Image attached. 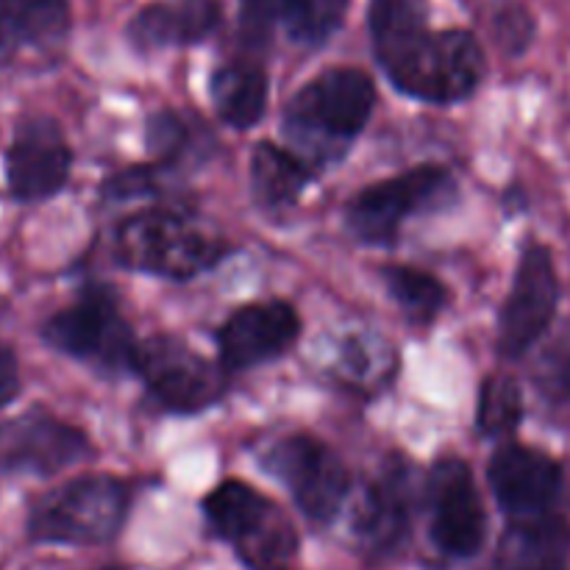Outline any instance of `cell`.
<instances>
[{
    "label": "cell",
    "mask_w": 570,
    "mask_h": 570,
    "mask_svg": "<svg viewBox=\"0 0 570 570\" xmlns=\"http://www.w3.org/2000/svg\"><path fill=\"white\" fill-rule=\"evenodd\" d=\"M223 20L220 0H156L128 22V42L142 53L198 45Z\"/></svg>",
    "instance_id": "cell-17"
},
{
    "label": "cell",
    "mask_w": 570,
    "mask_h": 570,
    "mask_svg": "<svg viewBox=\"0 0 570 570\" xmlns=\"http://www.w3.org/2000/svg\"><path fill=\"white\" fill-rule=\"evenodd\" d=\"M417 501L415 476L404 460L384 462L379 476L362 488L351 515V532L371 560L382 562L404 551Z\"/></svg>",
    "instance_id": "cell-14"
},
{
    "label": "cell",
    "mask_w": 570,
    "mask_h": 570,
    "mask_svg": "<svg viewBox=\"0 0 570 570\" xmlns=\"http://www.w3.org/2000/svg\"><path fill=\"white\" fill-rule=\"evenodd\" d=\"M131 512V488L109 473H87L31 501L26 538L33 546L92 549L122 532Z\"/></svg>",
    "instance_id": "cell-3"
},
{
    "label": "cell",
    "mask_w": 570,
    "mask_h": 570,
    "mask_svg": "<svg viewBox=\"0 0 570 570\" xmlns=\"http://www.w3.org/2000/svg\"><path fill=\"white\" fill-rule=\"evenodd\" d=\"M456 198V178L443 165H417L401 176L360 189L345 204L343 220L351 237L373 248L399 243L406 223L426 212L443 209Z\"/></svg>",
    "instance_id": "cell-7"
},
{
    "label": "cell",
    "mask_w": 570,
    "mask_h": 570,
    "mask_svg": "<svg viewBox=\"0 0 570 570\" xmlns=\"http://www.w3.org/2000/svg\"><path fill=\"white\" fill-rule=\"evenodd\" d=\"M376 109V83L360 67H332L298 89L284 106L287 148L312 167L343 159Z\"/></svg>",
    "instance_id": "cell-2"
},
{
    "label": "cell",
    "mask_w": 570,
    "mask_h": 570,
    "mask_svg": "<svg viewBox=\"0 0 570 570\" xmlns=\"http://www.w3.org/2000/svg\"><path fill=\"white\" fill-rule=\"evenodd\" d=\"M488 482L507 521L562 512L568 501V473L562 462L529 445H501L490 456Z\"/></svg>",
    "instance_id": "cell-15"
},
{
    "label": "cell",
    "mask_w": 570,
    "mask_h": 570,
    "mask_svg": "<svg viewBox=\"0 0 570 570\" xmlns=\"http://www.w3.org/2000/svg\"><path fill=\"white\" fill-rule=\"evenodd\" d=\"M39 337L50 351L89 365L104 376L134 371L139 345L115 293L104 284H87L72 304L53 312L39 326Z\"/></svg>",
    "instance_id": "cell-6"
},
{
    "label": "cell",
    "mask_w": 570,
    "mask_h": 570,
    "mask_svg": "<svg viewBox=\"0 0 570 570\" xmlns=\"http://www.w3.org/2000/svg\"><path fill=\"white\" fill-rule=\"evenodd\" d=\"M204 518L212 532L237 551L248 570L293 568L298 532L282 507L250 484L226 479L204 499Z\"/></svg>",
    "instance_id": "cell-5"
},
{
    "label": "cell",
    "mask_w": 570,
    "mask_h": 570,
    "mask_svg": "<svg viewBox=\"0 0 570 570\" xmlns=\"http://www.w3.org/2000/svg\"><path fill=\"white\" fill-rule=\"evenodd\" d=\"M315 178V167L276 142H259L250 154V193L267 212H284L298 204L304 189Z\"/></svg>",
    "instance_id": "cell-19"
},
{
    "label": "cell",
    "mask_w": 570,
    "mask_h": 570,
    "mask_svg": "<svg viewBox=\"0 0 570 570\" xmlns=\"http://www.w3.org/2000/svg\"><path fill=\"white\" fill-rule=\"evenodd\" d=\"M301 337V317L287 301L245 304L217 332V362L226 373H243L287 354Z\"/></svg>",
    "instance_id": "cell-16"
},
{
    "label": "cell",
    "mask_w": 570,
    "mask_h": 570,
    "mask_svg": "<svg viewBox=\"0 0 570 570\" xmlns=\"http://www.w3.org/2000/svg\"><path fill=\"white\" fill-rule=\"evenodd\" d=\"M282 20L278 0H243L239 6V42L245 50H265L273 39V28Z\"/></svg>",
    "instance_id": "cell-28"
},
{
    "label": "cell",
    "mask_w": 570,
    "mask_h": 570,
    "mask_svg": "<svg viewBox=\"0 0 570 570\" xmlns=\"http://www.w3.org/2000/svg\"><path fill=\"white\" fill-rule=\"evenodd\" d=\"M226 254L223 239L173 209L137 212L115 232V256L122 267L167 282H189L220 265Z\"/></svg>",
    "instance_id": "cell-4"
},
{
    "label": "cell",
    "mask_w": 570,
    "mask_h": 570,
    "mask_svg": "<svg viewBox=\"0 0 570 570\" xmlns=\"http://www.w3.org/2000/svg\"><path fill=\"white\" fill-rule=\"evenodd\" d=\"M209 95L223 122L237 131H248L265 117L271 81L256 61L239 59L212 72Z\"/></svg>",
    "instance_id": "cell-20"
},
{
    "label": "cell",
    "mask_w": 570,
    "mask_h": 570,
    "mask_svg": "<svg viewBox=\"0 0 570 570\" xmlns=\"http://www.w3.org/2000/svg\"><path fill=\"white\" fill-rule=\"evenodd\" d=\"M134 373L148 393L176 415H198L226 395V367L176 334H154L137 345Z\"/></svg>",
    "instance_id": "cell-9"
},
{
    "label": "cell",
    "mask_w": 570,
    "mask_h": 570,
    "mask_svg": "<svg viewBox=\"0 0 570 570\" xmlns=\"http://www.w3.org/2000/svg\"><path fill=\"white\" fill-rule=\"evenodd\" d=\"M89 456H95L89 434L42 406L0 421V476L50 479Z\"/></svg>",
    "instance_id": "cell-12"
},
{
    "label": "cell",
    "mask_w": 570,
    "mask_h": 570,
    "mask_svg": "<svg viewBox=\"0 0 570 570\" xmlns=\"http://www.w3.org/2000/svg\"><path fill=\"white\" fill-rule=\"evenodd\" d=\"M523 423V390L507 373H495L482 382L476 406V429L482 438L501 440L518 432Z\"/></svg>",
    "instance_id": "cell-24"
},
{
    "label": "cell",
    "mask_w": 570,
    "mask_h": 570,
    "mask_svg": "<svg viewBox=\"0 0 570 570\" xmlns=\"http://www.w3.org/2000/svg\"><path fill=\"white\" fill-rule=\"evenodd\" d=\"M560 278L554 254L543 243H527L512 273L510 293L499 315V354L523 360L557 323Z\"/></svg>",
    "instance_id": "cell-11"
},
{
    "label": "cell",
    "mask_w": 570,
    "mask_h": 570,
    "mask_svg": "<svg viewBox=\"0 0 570 570\" xmlns=\"http://www.w3.org/2000/svg\"><path fill=\"white\" fill-rule=\"evenodd\" d=\"M20 390V362H17V354L11 351V345H6L3 340H0V412H3L6 406L14 404Z\"/></svg>",
    "instance_id": "cell-31"
},
{
    "label": "cell",
    "mask_w": 570,
    "mask_h": 570,
    "mask_svg": "<svg viewBox=\"0 0 570 570\" xmlns=\"http://www.w3.org/2000/svg\"><path fill=\"white\" fill-rule=\"evenodd\" d=\"M72 148L59 120L26 115L11 131L3 154L6 193L17 204H45L70 181Z\"/></svg>",
    "instance_id": "cell-13"
},
{
    "label": "cell",
    "mask_w": 570,
    "mask_h": 570,
    "mask_svg": "<svg viewBox=\"0 0 570 570\" xmlns=\"http://www.w3.org/2000/svg\"><path fill=\"white\" fill-rule=\"evenodd\" d=\"M351 0H278L282 22L301 45H323L345 20Z\"/></svg>",
    "instance_id": "cell-25"
},
{
    "label": "cell",
    "mask_w": 570,
    "mask_h": 570,
    "mask_svg": "<svg viewBox=\"0 0 570 570\" xmlns=\"http://www.w3.org/2000/svg\"><path fill=\"white\" fill-rule=\"evenodd\" d=\"M532 384L554 410L570 406V317L554 323L532 351Z\"/></svg>",
    "instance_id": "cell-22"
},
{
    "label": "cell",
    "mask_w": 570,
    "mask_h": 570,
    "mask_svg": "<svg viewBox=\"0 0 570 570\" xmlns=\"http://www.w3.org/2000/svg\"><path fill=\"white\" fill-rule=\"evenodd\" d=\"M495 570H570L566 512L507 523L495 549Z\"/></svg>",
    "instance_id": "cell-18"
},
{
    "label": "cell",
    "mask_w": 570,
    "mask_h": 570,
    "mask_svg": "<svg viewBox=\"0 0 570 570\" xmlns=\"http://www.w3.org/2000/svg\"><path fill=\"white\" fill-rule=\"evenodd\" d=\"M382 282L387 287L390 298L401 309V315L412 326H432L440 312L449 304V287L432 273L417 271L410 265H387L382 267Z\"/></svg>",
    "instance_id": "cell-21"
},
{
    "label": "cell",
    "mask_w": 570,
    "mask_h": 570,
    "mask_svg": "<svg viewBox=\"0 0 570 570\" xmlns=\"http://www.w3.org/2000/svg\"><path fill=\"white\" fill-rule=\"evenodd\" d=\"M145 145L159 165H173L181 159L189 145V128L176 111L159 109L145 122Z\"/></svg>",
    "instance_id": "cell-27"
},
{
    "label": "cell",
    "mask_w": 570,
    "mask_h": 570,
    "mask_svg": "<svg viewBox=\"0 0 570 570\" xmlns=\"http://www.w3.org/2000/svg\"><path fill=\"white\" fill-rule=\"evenodd\" d=\"M6 3L20 28L26 48L50 53L70 37V0H6Z\"/></svg>",
    "instance_id": "cell-23"
},
{
    "label": "cell",
    "mask_w": 570,
    "mask_h": 570,
    "mask_svg": "<svg viewBox=\"0 0 570 570\" xmlns=\"http://www.w3.org/2000/svg\"><path fill=\"white\" fill-rule=\"evenodd\" d=\"M429 538L449 560H473L488 540V512L468 462L438 460L423 484Z\"/></svg>",
    "instance_id": "cell-10"
},
{
    "label": "cell",
    "mask_w": 570,
    "mask_h": 570,
    "mask_svg": "<svg viewBox=\"0 0 570 570\" xmlns=\"http://www.w3.org/2000/svg\"><path fill=\"white\" fill-rule=\"evenodd\" d=\"M104 570H120V568H104Z\"/></svg>",
    "instance_id": "cell-33"
},
{
    "label": "cell",
    "mask_w": 570,
    "mask_h": 570,
    "mask_svg": "<svg viewBox=\"0 0 570 570\" xmlns=\"http://www.w3.org/2000/svg\"><path fill=\"white\" fill-rule=\"evenodd\" d=\"M22 48H26V42H22L20 28H17L14 17H11L9 3L0 0V70L14 65L17 53H20Z\"/></svg>",
    "instance_id": "cell-32"
},
{
    "label": "cell",
    "mask_w": 570,
    "mask_h": 570,
    "mask_svg": "<svg viewBox=\"0 0 570 570\" xmlns=\"http://www.w3.org/2000/svg\"><path fill=\"white\" fill-rule=\"evenodd\" d=\"M262 468L284 484L295 507L315 527H328L351 499V473L323 440L312 434H289L267 445Z\"/></svg>",
    "instance_id": "cell-8"
},
{
    "label": "cell",
    "mask_w": 570,
    "mask_h": 570,
    "mask_svg": "<svg viewBox=\"0 0 570 570\" xmlns=\"http://www.w3.org/2000/svg\"><path fill=\"white\" fill-rule=\"evenodd\" d=\"M156 178H159V167L156 165H137L128 167V170L115 173L111 178H106L100 195L104 200H131V198H145V195L156 193Z\"/></svg>",
    "instance_id": "cell-30"
},
{
    "label": "cell",
    "mask_w": 570,
    "mask_h": 570,
    "mask_svg": "<svg viewBox=\"0 0 570 570\" xmlns=\"http://www.w3.org/2000/svg\"><path fill=\"white\" fill-rule=\"evenodd\" d=\"M340 365L337 371L343 376H348L351 382L360 384V387H373V384H382L393 376L395 367V354L390 345H384L382 340L362 337V334H351L343 345H340L337 354Z\"/></svg>",
    "instance_id": "cell-26"
},
{
    "label": "cell",
    "mask_w": 570,
    "mask_h": 570,
    "mask_svg": "<svg viewBox=\"0 0 570 570\" xmlns=\"http://www.w3.org/2000/svg\"><path fill=\"white\" fill-rule=\"evenodd\" d=\"M373 53L399 92L434 106L471 98L482 83L484 50L465 28L432 31L421 0H371Z\"/></svg>",
    "instance_id": "cell-1"
},
{
    "label": "cell",
    "mask_w": 570,
    "mask_h": 570,
    "mask_svg": "<svg viewBox=\"0 0 570 570\" xmlns=\"http://www.w3.org/2000/svg\"><path fill=\"white\" fill-rule=\"evenodd\" d=\"M495 42L504 53L521 56L534 42V17L523 6H504L493 22Z\"/></svg>",
    "instance_id": "cell-29"
}]
</instances>
